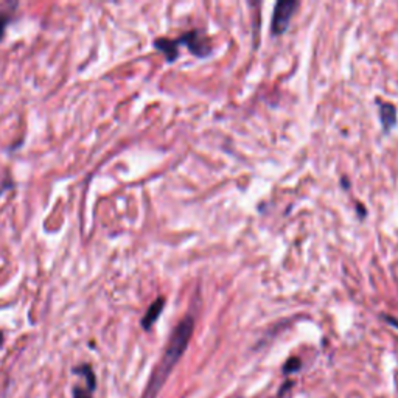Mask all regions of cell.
I'll return each mask as SVG.
<instances>
[{"label": "cell", "mask_w": 398, "mask_h": 398, "mask_svg": "<svg viewBox=\"0 0 398 398\" xmlns=\"http://www.w3.org/2000/svg\"><path fill=\"white\" fill-rule=\"evenodd\" d=\"M377 104L380 108V120L382 125V131L389 133L397 125V108L395 104L385 102V100L377 98Z\"/></svg>", "instance_id": "4"}, {"label": "cell", "mask_w": 398, "mask_h": 398, "mask_svg": "<svg viewBox=\"0 0 398 398\" xmlns=\"http://www.w3.org/2000/svg\"><path fill=\"white\" fill-rule=\"evenodd\" d=\"M165 297H157L155 302L150 305L148 311L145 313V316L142 319V327L145 330H150V328L156 324V320L159 319V316L162 315V310L165 307Z\"/></svg>", "instance_id": "5"}, {"label": "cell", "mask_w": 398, "mask_h": 398, "mask_svg": "<svg viewBox=\"0 0 398 398\" xmlns=\"http://www.w3.org/2000/svg\"><path fill=\"white\" fill-rule=\"evenodd\" d=\"M298 367H301V359L298 358H291L288 359V363L285 364V373H291V372H296Z\"/></svg>", "instance_id": "7"}, {"label": "cell", "mask_w": 398, "mask_h": 398, "mask_svg": "<svg viewBox=\"0 0 398 398\" xmlns=\"http://www.w3.org/2000/svg\"><path fill=\"white\" fill-rule=\"evenodd\" d=\"M0 342H2V334H0Z\"/></svg>", "instance_id": "9"}, {"label": "cell", "mask_w": 398, "mask_h": 398, "mask_svg": "<svg viewBox=\"0 0 398 398\" xmlns=\"http://www.w3.org/2000/svg\"><path fill=\"white\" fill-rule=\"evenodd\" d=\"M174 41L178 44V47L179 45H187L190 53H193L198 58H205L212 53L210 40L199 32V30H190V32L176 37Z\"/></svg>", "instance_id": "3"}, {"label": "cell", "mask_w": 398, "mask_h": 398, "mask_svg": "<svg viewBox=\"0 0 398 398\" xmlns=\"http://www.w3.org/2000/svg\"><path fill=\"white\" fill-rule=\"evenodd\" d=\"M155 47L159 52L164 53L168 63H174V61L179 58L178 44H176L174 40H168V37H159V40L155 41Z\"/></svg>", "instance_id": "6"}, {"label": "cell", "mask_w": 398, "mask_h": 398, "mask_svg": "<svg viewBox=\"0 0 398 398\" xmlns=\"http://www.w3.org/2000/svg\"><path fill=\"white\" fill-rule=\"evenodd\" d=\"M297 8H298L297 0H279V2L275 4L272 20H271V33L274 36H280L287 32L289 22L293 19Z\"/></svg>", "instance_id": "2"}, {"label": "cell", "mask_w": 398, "mask_h": 398, "mask_svg": "<svg viewBox=\"0 0 398 398\" xmlns=\"http://www.w3.org/2000/svg\"><path fill=\"white\" fill-rule=\"evenodd\" d=\"M10 16L8 14H4V13H0V41H2V37L5 35V28L6 25H8V22H10Z\"/></svg>", "instance_id": "8"}, {"label": "cell", "mask_w": 398, "mask_h": 398, "mask_svg": "<svg viewBox=\"0 0 398 398\" xmlns=\"http://www.w3.org/2000/svg\"><path fill=\"white\" fill-rule=\"evenodd\" d=\"M193 328H195V319L190 315L183 318L178 324V327L174 328V332L171 333L170 341H168V346L165 349V354L162 356V361H160L157 369L155 370V373H152V377L150 380L145 398H155L157 395L159 389L162 387L167 377L173 370V367L179 361L181 356L183 355V351H186L191 334H193Z\"/></svg>", "instance_id": "1"}]
</instances>
